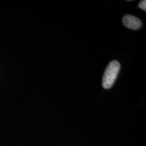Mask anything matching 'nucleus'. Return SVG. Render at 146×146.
<instances>
[{
    "label": "nucleus",
    "mask_w": 146,
    "mask_h": 146,
    "mask_svg": "<svg viewBox=\"0 0 146 146\" xmlns=\"http://www.w3.org/2000/svg\"><path fill=\"white\" fill-rule=\"evenodd\" d=\"M120 69V64L117 61L113 60L110 62L104 71L102 78V86L108 89L113 86L117 77Z\"/></svg>",
    "instance_id": "nucleus-1"
},
{
    "label": "nucleus",
    "mask_w": 146,
    "mask_h": 146,
    "mask_svg": "<svg viewBox=\"0 0 146 146\" xmlns=\"http://www.w3.org/2000/svg\"><path fill=\"white\" fill-rule=\"evenodd\" d=\"M122 23L125 27L133 30L139 29L142 26V22L138 17L129 14L123 16Z\"/></svg>",
    "instance_id": "nucleus-2"
},
{
    "label": "nucleus",
    "mask_w": 146,
    "mask_h": 146,
    "mask_svg": "<svg viewBox=\"0 0 146 146\" xmlns=\"http://www.w3.org/2000/svg\"><path fill=\"white\" fill-rule=\"evenodd\" d=\"M138 6L140 8H141V9H142L143 11H146V0H142L139 3Z\"/></svg>",
    "instance_id": "nucleus-3"
}]
</instances>
